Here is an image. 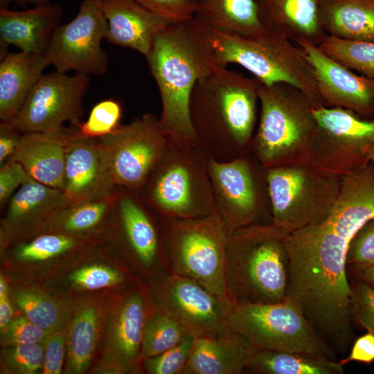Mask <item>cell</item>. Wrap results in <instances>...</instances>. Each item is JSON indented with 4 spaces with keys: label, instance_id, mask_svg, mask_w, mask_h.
Returning <instances> with one entry per match:
<instances>
[{
    "label": "cell",
    "instance_id": "cell-1",
    "mask_svg": "<svg viewBox=\"0 0 374 374\" xmlns=\"http://www.w3.org/2000/svg\"><path fill=\"white\" fill-rule=\"evenodd\" d=\"M146 60L161 100V128L169 141L197 144L190 116L196 83L217 66L205 26L195 17L170 24Z\"/></svg>",
    "mask_w": 374,
    "mask_h": 374
},
{
    "label": "cell",
    "instance_id": "cell-2",
    "mask_svg": "<svg viewBox=\"0 0 374 374\" xmlns=\"http://www.w3.org/2000/svg\"><path fill=\"white\" fill-rule=\"evenodd\" d=\"M260 84L224 66L196 83L190 116L197 144L208 157L226 161L250 154Z\"/></svg>",
    "mask_w": 374,
    "mask_h": 374
},
{
    "label": "cell",
    "instance_id": "cell-3",
    "mask_svg": "<svg viewBox=\"0 0 374 374\" xmlns=\"http://www.w3.org/2000/svg\"><path fill=\"white\" fill-rule=\"evenodd\" d=\"M286 236L270 222L254 223L229 233L227 281L235 304L270 303L287 298Z\"/></svg>",
    "mask_w": 374,
    "mask_h": 374
},
{
    "label": "cell",
    "instance_id": "cell-4",
    "mask_svg": "<svg viewBox=\"0 0 374 374\" xmlns=\"http://www.w3.org/2000/svg\"><path fill=\"white\" fill-rule=\"evenodd\" d=\"M204 26L218 66L239 64L261 84H291L304 93L314 107L323 105L305 54L283 35L269 28L256 35H242Z\"/></svg>",
    "mask_w": 374,
    "mask_h": 374
},
{
    "label": "cell",
    "instance_id": "cell-5",
    "mask_svg": "<svg viewBox=\"0 0 374 374\" xmlns=\"http://www.w3.org/2000/svg\"><path fill=\"white\" fill-rule=\"evenodd\" d=\"M206 159L198 144L168 140L139 195L163 218H195L216 213Z\"/></svg>",
    "mask_w": 374,
    "mask_h": 374
},
{
    "label": "cell",
    "instance_id": "cell-6",
    "mask_svg": "<svg viewBox=\"0 0 374 374\" xmlns=\"http://www.w3.org/2000/svg\"><path fill=\"white\" fill-rule=\"evenodd\" d=\"M260 114L251 152L265 168L307 162L316 130L314 106L308 96L286 83L260 84Z\"/></svg>",
    "mask_w": 374,
    "mask_h": 374
},
{
    "label": "cell",
    "instance_id": "cell-7",
    "mask_svg": "<svg viewBox=\"0 0 374 374\" xmlns=\"http://www.w3.org/2000/svg\"><path fill=\"white\" fill-rule=\"evenodd\" d=\"M161 218L170 271L195 280L233 308L227 281L229 232L220 215Z\"/></svg>",
    "mask_w": 374,
    "mask_h": 374
},
{
    "label": "cell",
    "instance_id": "cell-8",
    "mask_svg": "<svg viewBox=\"0 0 374 374\" xmlns=\"http://www.w3.org/2000/svg\"><path fill=\"white\" fill-rule=\"evenodd\" d=\"M270 222L287 234L322 220L338 195L341 177L308 162L265 168Z\"/></svg>",
    "mask_w": 374,
    "mask_h": 374
},
{
    "label": "cell",
    "instance_id": "cell-9",
    "mask_svg": "<svg viewBox=\"0 0 374 374\" xmlns=\"http://www.w3.org/2000/svg\"><path fill=\"white\" fill-rule=\"evenodd\" d=\"M227 327L257 348L336 359L332 347L287 297L276 303L235 304Z\"/></svg>",
    "mask_w": 374,
    "mask_h": 374
},
{
    "label": "cell",
    "instance_id": "cell-10",
    "mask_svg": "<svg viewBox=\"0 0 374 374\" xmlns=\"http://www.w3.org/2000/svg\"><path fill=\"white\" fill-rule=\"evenodd\" d=\"M312 114L316 130L308 163L342 177L368 162L374 119L339 107H313Z\"/></svg>",
    "mask_w": 374,
    "mask_h": 374
},
{
    "label": "cell",
    "instance_id": "cell-11",
    "mask_svg": "<svg viewBox=\"0 0 374 374\" xmlns=\"http://www.w3.org/2000/svg\"><path fill=\"white\" fill-rule=\"evenodd\" d=\"M98 140L116 185L137 195L168 144L159 117L150 113Z\"/></svg>",
    "mask_w": 374,
    "mask_h": 374
},
{
    "label": "cell",
    "instance_id": "cell-12",
    "mask_svg": "<svg viewBox=\"0 0 374 374\" xmlns=\"http://www.w3.org/2000/svg\"><path fill=\"white\" fill-rule=\"evenodd\" d=\"M217 213L229 233L250 224L262 222L268 198L267 185L262 186L260 169L263 166L250 154L220 161L207 156Z\"/></svg>",
    "mask_w": 374,
    "mask_h": 374
},
{
    "label": "cell",
    "instance_id": "cell-13",
    "mask_svg": "<svg viewBox=\"0 0 374 374\" xmlns=\"http://www.w3.org/2000/svg\"><path fill=\"white\" fill-rule=\"evenodd\" d=\"M107 30L99 3L82 1L76 16L55 29L43 54L57 71L103 75L109 66L107 55L101 46Z\"/></svg>",
    "mask_w": 374,
    "mask_h": 374
},
{
    "label": "cell",
    "instance_id": "cell-14",
    "mask_svg": "<svg viewBox=\"0 0 374 374\" xmlns=\"http://www.w3.org/2000/svg\"><path fill=\"white\" fill-rule=\"evenodd\" d=\"M152 295L155 308L193 337L226 329L234 308L195 280L171 271L156 278Z\"/></svg>",
    "mask_w": 374,
    "mask_h": 374
},
{
    "label": "cell",
    "instance_id": "cell-15",
    "mask_svg": "<svg viewBox=\"0 0 374 374\" xmlns=\"http://www.w3.org/2000/svg\"><path fill=\"white\" fill-rule=\"evenodd\" d=\"M89 77L57 71L44 74L32 89L12 123L21 132H48L66 122H82V99Z\"/></svg>",
    "mask_w": 374,
    "mask_h": 374
},
{
    "label": "cell",
    "instance_id": "cell-16",
    "mask_svg": "<svg viewBox=\"0 0 374 374\" xmlns=\"http://www.w3.org/2000/svg\"><path fill=\"white\" fill-rule=\"evenodd\" d=\"M109 224L118 244L142 269L170 271L162 218L139 195L117 186Z\"/></svg>",
    "mask_w": 374,
    "mask_h": 374
},
{
    "label": "cell",
    "instance_id": "cell-17",
    "mask_svg": "<svg viewBox=\"0 0 374 374\" xmlns=\"http://www.w3.org/2000/svg\"><path fill=\"white\" fill-rule=\"evenodd\" d=\"M116 188L98 139L69 128L63 188L69 204L112 199Z\"/></svg>",
    "mask_w": 374,
    "mask_h": 374
},
{
    "label": "cell",
    "instance_id": "cell-18",
    "mask_svg": "<svg viewBox=\"0 0 374 374\" xmlns=\"http://www.w3.org/2000/svg\"><path fill=\"white\" fill-rule=\"evenodd\" d=\"M311 64L323 106L350 109L366 119H374V79L355 73L335 61L318 46L296 44Z\"/></svg>",
    "mask_w": 374,
    "mask_h": 374
},
{
    "label": "cell",
    "instance_id": "cell-19",
    "mask_svg": "<svg viewBox=\"0 0 374 374\" xmlns=\"http://www.w3.org/2000/svg\"><path fill=\"white\" fill-rule=\"evenodd\" d=\"M98 3L107 23V42L132 48L145 57L157 35L172 23L136 0H105Z\"/></svg>",
    "mask_w": 374,
    "mask_h": 374
},
{
    "label": "cell",
    "instance_id": "cell-20",
    "mask_svg": "<svg viewBox=\"0 0 374 374\" xmlns=\"http://www.w3.org/2000/svg\"><path fill=\"white\" fill-rule=\"evenodd\" d=\"M63 8L57 3L35 6L22 11L0 8V57L14 46L21 51L43 53L55 29L60 25Z\"/></svg>",
    "mask_w": 374,
    "mask_h": 374
},
{
    "label": "cell",
    "instance_id": "cell-21",
    "mask_svg": "<svg viewBox=\"0 0 374 374\" xmlns=\"http://www.w3.org/2000/svg\"><path fill=\"white\" fill-rule=\"evenodd\" d=\"M69 204L63 190L39 183L30 177L6 206L3 233L8 239L44 231L52 216Z\"/></svg>",
    "mask_w": 374,
    "mask_h": 374
},
{
    "label": "cell",
    "instance_id": "cell-22",
    "mask_svg": "<svg viewBox=\"0 0 374 374\" xmlns=\"http://www.w3.org/2000/svg\"><path fill=\"white\" fill-rule=\"evenodd\" d=\"M252 345L228 327L215 334L194 337L182 374H241L247 368Z\"/></svg>",
    "mask_w": 374,
    "mask_h": 374
},
{
    "label": "cell",
    "instance_id": "cell-23",
    "mask_svg": "<svg viewBox=\"0 0 374 374\" xmlns=\"http://www.w3.org/2000/svg\"><path fill=\"white\" fill-rule=\"evenodd\" d=\"M68 131L62 127L48 132L23 133L10 160L19 162L35 181L63 190Z\"/></svg>",
    "mask_w": 374,
    "mask_h": 374
},
{
    "label": "cell",
    "instance_id": "cell-24",
    "mask_svg": "<svg viewBox=\"0 0 374 374\" xmlns=\"http://www.w3.org/2000/svg\"><path fill=\"white\" fill-rule=\"evenodd\" d=\"M265 26L295 44L319 46L328 36L323 25L321 0H258Z\"/></svg>",
    "mask_w": 374,
    "mask_h": 374
},
{
    "label": "cell",
    "instance_id": "cell-25",
    "mask_svg": "<svg viewBox=\"0 0 374 374\" xmlns=\"http://www.w3.org/2000/svg\"><path fill=\"white\" fill-rule=\"evenodd\" d=\"M139 289L124 296L117 307L111 332L112 356L120 371H133L141 361L144 328L151 310Z\"/></svg>",
    "mask_w": 374,
    "mask_h": 374
},
{
    "label": "cell",
    "instance_id": "cell-26",
    "mask_svg": "<svg viewBox=\"0 0 374 374\" xmlns=\"http://www.w3.org/2000/svg\"><path fill=\"white\" fill-rule=\"evenodd\" d=\"M48 65L43 53L20 51L1 58L0 121H13Z\"/></svg>",
    "mask_w": 374,
    "mask_h": 374
},
{
    "label": "cell",
    "instance_id": "cell-27",
    "mask_svg": "<svg viewBox=\"0 0 374 374\" xmlns=\"http://www.w3.org/2000/svg\"><path fill=\"white\" fill-rule=\"evenodd\" d=\"M321 12L328 35L374 42V0H321Z\"/></svg>",
    "mask_w": 374,
    "mask_h": 374
},
{
    "label": "cell",
    "instance_id": "cell-28",
    "mask_svg": "<svg viewBox=\"0 0 374 374\" xmlns=\"http://www.w3.org/2000/svg\"><path fill=\"white\" fill-rule=\"evenodd\" d=\"M195 17L204 25L242 35H256L267 28L258 0H195Z\"/></svg>",
    "mask_w": 374,
    "mask_h": 374
},
{
    "label": "cell",
    "instance_id": "cell-29",
    "mask_svg": "<svg viewBox=\"0 0 374 374\" xmlns=\"http://www.w3.org/2000/svg\"><path fill=\"white\" fill-rule=\"evenodd\" d=\"M246 371L260 374H344L336 359L252 346Z\"/></svg>",
    "mask_w": 374,
    "mask_h": 374
},
{
    "label": "cell",
    "instance_id": "cell-30",
    "mask_svg": "<svg viewBox=\"0 0 374 374\" xmlns=\"http://www.w3.org/2000/svg\"><path fill=\"white\" fill-rule=\"evenodd\" d=\"M113 199L67 204L52 216L42 233H60L80 239L93 234L110 222Z\"/></svg>",
    "mask_w": 374,
    "mask_h": 374
},
{
    "label": "cell",
    "instance_id": "cell-31",
    "mask_svg": "<svg viewBox=\"0 0 374 374\" xmlns=\"http://www.w3.org/2000/svg\"><path fill=\"white\" fill-rule=\"evenodd\" d=\"M98 315L91 306L82 308L74 318L67 343L66 371L82 373L89 366L96 346Z\"/></svg>",
    "mask_w": 374,
    "mask_h": 374
},
{
    "label": "cell",
    "instance_id": "cell-32",
    "mask_svg": "<svg viewBox=\"0 0 374 374\" xmlns=\"http://www.w3.org/2000/svg\"><path fill=\"white\" fill-rule=\"evenodd\" d=\"M318 46L341 64L374 79V42L348 40L328 35Z\"/></svg>",
    "mask_w": 374,
    "mask_h": 374
},
{
    "label": "cell",
    "instance_id": "cell-33",
    "mask_svg": "<svg viewBox=\"0 0 374 374\" xmlns=\"http://www.w3.org/2000/svg\"><path fill=\"white\" fill-rule=\"evenodd\" d=\"M186 335L178 323L155 308L145 325L141 361L171 348Z\"/></svg>",
    "mask_w": 374,
    "mask_h": 374
},
{
    "label": "cell",
    "instance_id": "cell-34",
    "mask_svg": "<svg viewBox=\"0 0 374 374\" xmlns=\"http://www.w3.org/2000/svg\"><path fill=\"white\" fill-rule=\"evenodd\" d=\"M82 240L66 234L44 232L18 244L13 254L21 262L44 261L76 249Z\"/></svg>",
    "mask_w": 374,
    "mask_h": 374
},
{
    "label": "cell",
    "instance_id": "cell-35",
    "mask_svg": "<svg viewBox=\"0 0 374 374\" xmlns=\"http://www.w3.org/2000/svg\"><path fill=\"white\" fill-rule=\"evenodd\" d=\"M15 300L25 317L50 333L56 331L62 321L64 314L61 306L42 293L20 291L15 294Z\"/></svg>",
    "mask_w": 374,
    "mask_h": 374
},
{
    "label": "cell",
    "instance_id": "cell-36",
    "mask_svg": "<svg viewBox=\"0 0 374 374\" xmlns=\"http://www.w3.org/2000/svg\"><path fill=\"white\" fill-rule=\"evenodd\" d=\"M122 107L113 99L96 103L89 112L86 121L74 126L75 132L83 137L99 139L114 132L121 124Z\"/></svg>",
    "mask_w": 374,
    "mask_h": 374
},
{
    "label": "cell",
    "instance_id": "cell-37",
    "mask_svg": "<svg viewBox=\"0 0 374 374\" xmlns=\"http://www.w3.org/2000/svg\"><path fill=\"white\" fill-rule=\"evenodd\" d=\"M194 337L185 336L164 352L143 359V367L149 374H182L190 357Z\"/></svg>",
    "mask_w": 374,
    "mask_h": 374
},
{
    "label": "cell",
    "instance_id": "cell-38",
    "mask_svg": "<svg viewBox=\"0 0 374 374\" xmlns=\"http://www.w3.org/2000/svg\"><path fill=\"white\" fill-rule=\"evenodd\" d=\"M44 349L42 344L9 346L2 353L3 362L14 373H36L42 369Z\"/></svg>",
    "mask_w": 374,
    "mask_h": 374
},
{
    "label": "cell",
    "instance_id": "cell-39",
    "mask_svg": "<svg viewBox=\"0 0 374 374\" xmlns=\"http://www.w3.org/2000/svg\"><path fill=\"white\" fill-rule=\"evenodd\" d=\"M125 277L123 272L116 269L92 265L73 271L70 276V280L77 289L94 290L121 284Z\"/></svg>",
    "mask_w": 374,
    "mask_h": 374
},
{
    "label": "cell",
    "instance_id": "cell-40",
    "mask_svg": "<svg viewBox=\"0 0 374 374\" xmlns=\"http://www.w3.org/2000/svg\"><path fill=\"white\" fill-rule=\"evenodd\" d=\"M346 263L354 268L374 265V219L362 226L350 241Z\"/></svg>",
    "mask_w": 374,
    "mask_h": 374
},
{
    "label": "cell",
    "instance_id": "cell-41",
    "mask_svg": "<svg viewBox=\"0 0 374 374\" xmlns=\"http://www.w3.org/2000/svg\"><path fill=\"white\" fill-rule=\"evenodd\" d=\"M51 333L43 330L26 317H18L1 332V343L6 347L44 344Z\"/></svg>",
    "mask_w": 374,
    "mask_h": 374
},
{
    "label": "cell",
    "instance_id": "cell-42",
    "mask_svg": "<svg viewBox=\"0 0 374 374\" xmlns=\"http://www.w3.org/2000/svg\"><path fill=\"white\" fill-rule=\"evenodd\" d=\"M351 309L353 317L374 335V287L362 279L351 285Z\"/></svg>",
    "mask_w": 374,
    "mask_h": 374
},
{
    "label": "cell",
    "instance_id": "cell-43",
    "mask_svg": "<svg viewBox=\"0 0 374 374\" xmlns=\"http://www.w3.org/2000/svg\"><path fill=\"white\" fill-rule=\"evenodd\" d=\"M150 11L172 22L192 19L195 15V0H136Z\"/></svg>",
    "mask_w": 374,
    "mask_h": 374
},
{
    "label": "cell",
    "instance_id": "cell-44",
    "mask_svg": "<svg viewBox=\"0 0 374 374\" xmlns=\"http://www.w3.org/2000/svg\"><path fill=\"white\" fill-rule=\"evenodd\" d=\"M30 176L18 161L10 160L0 166V208L5 209L15 192Z\"/></svg>",
    "mask_w": 374,
    "mask_h": 374
},
{
    "label": "cell",
    "instance_id": "cell-45",
    "mask_svg": "<svg viewBox=\"0 0 374 374\" xmlns=\"http://www.w3.org/2000/svg\"><path fill=\"white\" fill-rule=\"evenodd\" d=\"M45 343L42 373L60 374L64 357V337L61 332L55 331Z\"/></svg>",
    "mask_w": 374,
    "mask_h": 374
},
{
    "label": "cell",
    "instance_id": "cell-46",
    "mask_svg": "<svg viewBox=\"0 0 374 374\" xmlns=\"http://www.w3.org/2000/svg\"><path fill=\"white\" fill-rule=\"evenodd\" d=\"M22 134L12 123L0 121V166L12 158Z\"/></svg>",
    "mask_w": 374,
    "mask_h": 374
},
{
    "label": "cell",
    "instance_id": "cell-47",
    "mask_svg": "<svg viewBox=\"0 0 374 374\" xmlns=\"http://www.w3.org/2000/svg\"><path fill=\"white\" fill-rule=\"evenodd\" d=\"M350 362L371 364L374 362V335L370 332L358 337L354 342L349 355L339 363L345 365Z\"/></svg>",
    "mask_w": 374,
    "mask_h": 374
},
{
    "label": "cell",
    "instance_id": "cell-48",
    "mask_svg": "<svg viewBox=\"0 0 374 374\" xmlns=\"http://www.w3.org/2000/svg\"><path fill=\"white\" fill-rule=\"evenodd\" d=\"M13 308L11 301L8 296L0 298V330L1 333L5 330L12 321Z\"/></svg>",
    "mask_w": 374,
    "mask_h": 374
},
{
    "label": "cell",
    "instance_id": "cell-49",
    "mask_svg": "<svg viewBox=\"0 0 374 374\" xmlns=\"http://www.w3.org/2000/svg\"><path fill=\"white\" fill-rule=\"evenodd\" d=\"M355 271L360 279L374 287V265L361 268H355Z\"/></svg>",
    "mask_w": 374,
    "mask_h": 374
},
{
    "label": "cell",
    "instance_id": "cell-50",
    "mask_svg": "<svg viewBox=\"0 0 374 374\" xmlns=\"http://www.w3.org/2000/svg\"><path fill=\"white\" fill-rule=\"evenodd\" d=\"M11 3L21 5L31 3L35 6L46 4L50 2L49 0H0V8H6V6Z\"/></svg>",
    "mask_w": 374,
    "mask_h": 374
},
{
    "label": "cell",
    "instance_id": "cell-51",
    "mask_svg": "<svg viewBox=\"0 0 374 374\" xmlns=\"http://www.w3.org/2000/svg\"><path fill=\"white\" fill-rule=\"evenodd\" d=\"M8 295V287L4 278H0V298Z\"/></svg>",
    "mask_w": 374,
    "mask_h": 374
},
{
    "label": "cell",
    "instance_id": "cell-52",
    "mask_svg": "<svg viewBox=\"0 0 374 374\" xmlns=\"http://www.w3.org/2000/svg\"><path fill=\"white\" fill-rule=\"evenodd\" d=\"M368 162L374 163V145L371 148L368 154Z\"/></svg>",
    "mask_w": 374,
    "mask_h": 374
},
{
    "label": "cell",
    "instance_id": "cell-53",
    "mask_svg": "<svg viewBox=\"0 0 374 374\" xmlns=\"http://www.w3.org/2000/svg\"><path fill=\"white\" fill-rule=\"evenodd\" d=\"M83 1H96V2H102V1H104L105 0H83Z\"/></svg>",
    "mask_w": 374,
    "mask_h": 374
}]
</instances>
